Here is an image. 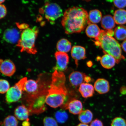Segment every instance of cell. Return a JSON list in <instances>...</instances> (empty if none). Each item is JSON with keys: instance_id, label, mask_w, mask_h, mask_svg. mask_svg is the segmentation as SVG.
Instances as JSON below:
<instances>
[{"instance_id": "6da1fadb", "label": "cell", "mask_w": 126, "mask_h": 126, "mask_svg": "<svg viewBox=\"0 0 126 126\" xmlns=\"http://www.w3.org/2000/svg\"><path fill=\"white\" fill-rule=\"evenodd\" d=\"M66 34L80 33L90 23L87 11L82 8H69L64 12L61 22Z\"/></svg>"}, {"instance_id": "7a4b0ae2", "label": "cell", "mask_w": 126, "mask_h": 126, "mask_svg": "<svg viewBox=\"0 0 126 126\" xmlns=\"http://www.w3.org/2000/svg\"><path fill=\"white\" fill-rule=\"evenodd\" d=\"M114 32L112 30H101L100 35L94 41L96 46L100 47L105 54L111 55L115 58L117 64L125 59L122 54L120 44L112 37Z\"/></svg>"}, {"instance_id": "3957f363", "label": "cell", "mask_w": 126, "mask_h": 126, "mask_svg": "<svg viewBox=\"0 0 126 126\" xmlns=\"http://www.w3.org/2000/svg\"><path fill=\"white\" fill-rule=\"evenodd\" d=\"M39 33L38 28L34 26L29 27L22 31L16 46L21 52H26L29 54H35L37 52L35 41Z\"/></svg>"}, {"instance_id": "277c9868", "label": "cell", "mask_w": 126, "mask_h": 126, "mask_svg": "<svg viewBox=\"0 0 126 126\" xmlns=\"http://www.w3.org/2000/svg\"><path fill=\"white\" fill-rule=\"evenodd\" d=\"M47 93V92H43L28 96L26 102L30 114L38 115L46 111L47 108L45 103Z\"/></svg>"}, {"instance_id": "5b68a950", "label": "cell", "mask_w": 126, "mask_h": 126, "mask_svg": "<svg viewBox=\"0 0 126 126\" xmlns=\"http://www.w3.org/2000/svg\"><path fill=\"white\" fill-rule=\"evenodd\" d=\"M40 12L51 24H53L56 20L63 15V10L59 5L48 1H46L43 7L40 9Z\"/></svg>"}, {"instance_id": "8992f818", "label": "cell", "mask_w": 126, "mask_h": 126, "mask_svg": "<svg viewBox=\"0 0 126 126\" xmlns=\"http://www.w3.org/2000/svg\"><path fill=\"white\" fill-rule=\"evenodd\" d=\"M27 80L26 77L23 78L9 89L6 93L5 96L6 101L8 103H11L17 102L21 98L24 85Z\"/></svg>"}, {"instance_id": "52a82bcc", "label": "cell", "mask_w": 126, "mask_h": 126, "mask_svg": "<svg viewBox=\"0 0 126 126\" xmlns=\"http://www.w3.org/2000/svg\"><path fill=\"white\" fill-rule=\"evenodd\" d=\"M67 94L49 89L46 98V103L50 107L57 108L63 104Z\"/></svg>"}, {"instance_id": "ba28073f", "label": "cell", "mask_w": 126, "mask_h": 126, "mask_svg": "<svg viewBox=\"0 0 126 126\" xmlns=\"http://www.w3.org/2000/svg\"><path fill=\"white\" fill-rule=\"evenodd\" d=\"M40 82L39 79L36 81L32 79L27 80L24 85V91L27 93L29 95H33L46 90Z\"/></svg>"}, {"instance_id": "9c48e42d", "label": "cell", "mask_w": 126, "mask_h": 126, "mask_svg": "<svg viewBox=\"0 0 126 126\" xmlns=\"http://www.w3.org/2000/svg\"><path fill=\"white\" fill-rule=\"evenodd\" d=\"M56 64L53 69L58 72H62L66 70L69 61V57L66 53L57 51L55 53Z\"/></svg>"}, {"instance_id": "30bf717a", "label": "cell", "mask_w": 126, "mask_h": 126, "mask_svg": "<svg viewBox=\"0 0 126 126\" xmlns=\"http://www.w3.org/2000/svg\"><path fill=\"white\" fill-rule=\"evenodd\" d=\"M69 78L71 84L76 87L85 82L88 83L91 80L90 77L88 76L85 74L79 71L72 72L69 75Z\"/></svg>"}, {"instance_id": "8fae6325", "label": "cell", "mask_w": 126, "mask_h": 126, "mask_svg": "<svg viewBox=\"0 0 126 126\" xmlns=\"http://www.w3.org/2000/svg\"><path fill=\"white\" fill-rule=\"evenodd\" d=\"M20 35L18 30L15 28H9L4 31L3 38L7 43L15 44L18 42Z\"/></svg>"}, {"instance_id": "7c38bea8", "label": "cell", "mask_w": 126, "mask_h": 126, "mask_svg": "<svg viewBox=\"0 0 126 126\" xmlns=\"http://www.w3.org/2000/svg\"><path fill=\"white\" fill-rule=\"evenodd\" d=\"M16 71L15 64L10 60L3 61L0 65V72L2 74L8 77L13 75Z\"/></svg>"}, {"instance_id": "4fadbf2b", "label": "cell", "mask_w": 126, "mask_h": 126, "mask_svg": "<svg viewBox=\"0 0 126 126\" xmlns=\"http://www.w3.org/2000/svg\"><path fill=\"white\" fill-rule=\"evenodd\" d=\"M71 55L75 60L77 66L78 65V61L86 59V50L84 47L80 46H75L72 47L71 50Z\"/></svg>"}, {"instance_id": "5bb4252c", "label": "cell", "mask_w": 126, "mask_h": 126, "mask_svg": "<svg viewBox=\"0 0 126 126\" xmlns=\"http://www.w3.org/2000/svg\"><path fill=\"white\" fill-rule=\"evenodd\" d=\"M94 87L95 91L100 94L107 93L110 89L109 82L103 78H99L96 80Z\"/></svg>"}, {"instance_id": "9a60e30c", "label": "cell", "mask_w": 126, "mask_h": 126, "mask_svg": "<svg viewBox=\"0 0 126 126\" xmlns=\"http://www.w3.org/2000/svg\"><path fill=\"white\" fill-rule=\"evenodd\" d=\"M100 60V64L104 68L107 69H110L114 67L117 63V61L114 57L111 55L105 54L101 57L98 59Z\"/></svg>"}, {"instance_id": "2e32d148", "label": "cell", "mask_w": 126, "mask_h": 126, "mask_svg": "<svg viewBox=\"0 0 126 126\" xmlns=\"http://www.w3.org/2000/svg\"><path fill=\"white\" fill-rule=\"evenodd\" d=\"M65 108L68 109L72 114H79L82 111V104L80 100L75 99L69 102Z\"/></svg>"}, {"instance_id": "e0dca14e", "label": "cell", "mask_w": 126, "mask_h": 126, "mask_svg": "<svg viewBox=\"0 0 126 126\" xmlns=\"http://www.w3.org/2000/svg\"><path fill=\"white\" fill-rule=\"evenodd\" d=\"M93 86L88 83H83L79 86V91L82 96L88 98L93 96L94 93Z\"/></svg>"}, {"instance_id": "ac0fdd59", "label": "cell", "mask_w": 126, "mask_h": 126, "mask_svg": "<svg viewBox=\"0 0 126 126\" xmlns=\"http://www.w3.org/2000/svg\"><path fill=\"white\" fill-rule=\"evenodd\" d=\"M14 114L17 119L21 121L28 119L30 114L28 108L23 105L17 107L15 110Z\"/></svg>"}, {"instance_id": "d6986e66", "label": "cell", "mask_w": 126, "mask_h": 126, "mask_svg": "<svg viewBox=\"0 0 126 126\" xmlns=\"http://www.w3.org/2000/svg\"><path fill=\"white\" fill-rule=\"evenodd\" d=\"M101 24L102 27L106 31L112 30L116 26L113 17L110 15H106L102 17Z\"/></svg>"}, {"instance_id": "ffe728a7", "label": "cell", "mask_w": 126, "mask_h": 126, "mask_svg": "<svg viewBox=\"0 0 126 126\" xmlns=\"http://www.w3.org/2000/svg\"><path fill=\"white\" fill-rule=\"evenodd\" d=\"M101 30L97 25L91 23L87 26L85 32L88 37L95 39L100 35Z\"/></svg>"}, {"instance_id": "44dd1931", "label": "cell", "mask_w": 126, "mask_h": 126, "mask_svg": "<svg viewBox=\"0 0 126 126\" xmlns=\"http://www.w3.org/2000/svg\"><path fill=\"white\" fill-rule=\"evenodd\" d=\"M72 44L67 39L63 38L60 40L56 45L58 51L67 53L71 49Z\"/></svg>"}, {"instance_id": "7402d4cb", "label": "cell", "mask_w": 126, "mask_h": 126, "mask_svg": "<svg viewBox=\"0 0 126 126\" xmlns=\"http://www.w3.org/2000/svg\"><path fill=\"white\" fill-rule=\"evenodd\" d=\"M113 18L116 24L122 25L126 23V10L119 9L115 12Z\"/></svg>"}, {"instance_id": "603a6c76", "label": "cell", "mask_w": 126, "mask_h": 126, "mask_svg": "<svg viewBox=\"0 0 126 126\" xmlns=\"http://www.w3.org/2000/svg\"><path fill=\"white\" fill-rule=\"evenodd\" d=\"M102 18V13L97 9L91 10L88 14V18L90 23L96 24L99 23Z\"/></svg>"}, {"instance_id": "cb8c5ba5", "label": "cell", "mask_w": 126, "mask_h": 126, "mask_svg": "<svg viewBox=\"0 0 126 126\" xmlns=\"http://www.w3.org/2000/svg\"><path fill=\"white\" fill-rule=\"evenodd\" d=\"M93 117L92 112L89 110H83L79 115V119L82 123L88 124L90 123Z\"/></svg>"}, {"instance_id": "d4e9b609", "label": "cell", "mask_w": 126, "mask_h": 126, "mask_svg": "<svg viewBox=\"0 0 126 126\" xmlns=\"http://www.w3.org/2000/svg\"><path fill=\"white\" fill-rule=\"evenodd\" d=\"M115 37L119 41L126 39V27L124 26H118L115 29L114 32Z\"/></svg>"}, {"instance_id": "484cf974", "label": "cell", "mask_w": 126, "mask_h": 126, "mask_svg": "<svg viewBox=\"0 0 126 126\" xmlns=\"http://www.w3.org/2000/svg\"><path fill=\"white\" fill-rule=\"evenodd\" d=\"M55 117L58 122L63 124L67 120L68 116L67 113L65 111L60 110L55 113Z\"/></svg>"}, {"instance_id": "4316f807", "label": "cell", "mask_w": 126, "mask_h": 126, "mask_svg": "<svg viewBox=\"0 0 126 126\" xmlns=\"http://www.w3.org/2000/svg\"><path fill=\"white\" fill-rule=\"evenodd\" d=\"M3 124L4 126H18V122L15 116L10 115L5 119Z\"/></svg>"}, {"instance_id": "83f0119b", "label": "cell", "mask_w": 126, "mask_h": 126, "mask_svg": "<svg viewBox=\"0 0 126 126\" xmlns=\"http://www.w3.org/2000/svg\"><path fill=\"white\" fill-rule=\"evenodd\" d=\"M10 84L8 81L6 80L0 79V93H7L10 88Z\"/></svg>"}, {"instance_id": "f1b7e54d", "label": "cell", "mask_w": 126, "mask_h": 126, "mask_svg": "<svg viewBox=\"0 0 126 126\" xmlns=\"http://www.w3.org/2000/svg\"><path fill=\"white\" fill-rule=\"evenodd\" d=\"M111 126H126V122L123 118L116 117L113 119L111 124Z\"/></svg>"}, {"instance_id": "f546056e", "label": "cell", "mask_w": 126, "mask_h": 126, "mask_svg": "<svg viewBox=\"0 0 126 126\" xmlns=\"http://www.w3.org/2000/svg\"><path fill=\"white\" fill-rule=\"evenodd\" d=\"M43 124L44 126H58L56 121L52 117H50L44 118Z\"/></svg>"}, {"instance_id": "4dcf8cb0", "label": "cell", "mask_w": 126, "mask_h": 126, "mask_svg": "<svg viewBox=\"0 0 126 126\" xmlns=\"http://www.w3.org/2000/svg\"><path fill=\"white\" fill-rule=\"evenodd\" d=\"M114 5L119 9H122L126 7V0H114Z\"/></svg>"}, {"instance_id": "1f68e13d", "label": "cell", "mask_w": 126, "mask_h": 126, "mask_svg": "<svg viewBox=\"0 0 126 126\" xmlns=\"http://www.w3.org/2000/svg\"><path fill=\"white\" fill-rule=\"evenodd\" d=\"M7 9L5 6L0 4V19L4 18L7 15Z\"/></svg>"}, {"instance_id": "d6a6232c", "label": "cell", "mask_w": 126, "mask_h": 126, "mask_svg": "<svg viewBox=\"0 0 126 126\" xmlns=\"http://www.w3.org/2000/svg\"><path fill=\"white\" fill-rule=\"evenodd\" d=\"M90 126H104L103 123L98 119H96L91 122Z\"/></svg>"}, {"instance_id": "836d02e7", "label": "cell", "mask_w": 126, "mask_h": 126, "mask_svg": "<svg viewBox=\"0 0 126 126\" xmlns=\"http://www.w3.org/2000/svg\"><path fill=\"white\" fill-rule=\"evenodd\" d=\"M17 25L19 29L21 30V31H23V30L29 27L28 25L25 23H22L21 24L19 23H17Z\"/></svg>"}, {"instance_id": "e575fe53", "label": "cell", "mask_w": 126, "mask_h": 126, "mask_svg": "<svg viewBox=\"0 0 126 126\" xmlns=\"http://www.w3.org/2000/svg\"><path fill=\"white\" fill-rule=\"evenodd\" d=\"M121 45L122 49L126 53V39L124 41Z\"/></svg>"}, {"instance_id": "d590c367", "label": "cell", "mask_w": 126, "mask_h": 126, "mask_svg": "<svg viewBox=\"0 0 126 126\" xmlns=\"http://www.w3.org/2000/svg\"><path fill=\"white\" fill-rule=\"evenodd\" d=\"M31 124L29 122V119L25 120L22 124V126H30Z\"/></svg>"}, {"instance_id": "8d00e7d4", "label": "cell", "mask_w": 126, "mask_h": 126, "mask_svg": "<svg viewBox=\"0 0 126 126\" xmlns=\"http://www.w3.org/2000/svg\"><path fill=\"white\" fill-rule=\"evenodd\" d=\"M120 91L121 94H126V87L122 86L121 88Z\"/></svg>"}, {"instance_id": "74e56055", "label": "cell", "mask_w": 126, "mask_h": 126, "mask_svg": "<svg viewBox=\"0 0 126 126\" xmlns=\"http://www.w3.org/2000/svg\"><path fill=\"white\" fill-rule=\"evenodd\" d=\"M77 126H89L87 124L83 123L79 124Z\"/></svg>"}, {"instance_id": "f35d334b", "label": "cell", "mask_w": 126, "mask_h": 126, "mask_svg": "<svg viewBox=\"0 0 126 126\" xmlns=\"http://www.w3.org/2000/svg\"><path fill=\"white\" fill-rule=\"evenodd\" d=\"M5 0H0V4H1L4 2Z\"/></svg>"}, {"instance_id": "ab89813d", "label": "cell", "mask_w": 126, "mask_h": 126, "mask_svg": "<svg viewBox=\"0 0 126 126\" xmlns=\"http://www.w3.org/2000/svg\"><path fill=\"white\" fill-rule=\"evenodd\" d=\"M106 0L109 2H112V1H114V0Z\"/></svg>"}, {"instance_id": "60d3db41", "label": "cell", "mask_w": 126, "mask_h": 126, "mask_svg": "<svg viewBox=\"0 0 126 126\" xmlns=\"http://www.w3.org/2000/svg\"><path fill=\"white\" fill-rule=\"evenodd\" d=\"M3 61V60L0 59V64Z\"/></svg>"}, {"instance_id": "b9f144b4", "label": "cell", "mask_w": 126, "mask_h": 126, "mask_svg": "<svg viewBox=\"0 0 126 126\" xmlns=\"http://www.w3.org/2000/svg\"><path fill=\"white\" fill-rule=\"evenodd\" d=\"M83 0L86 1L87 2H89V1H91V0Z\"/></svg>"}]
</instances>
